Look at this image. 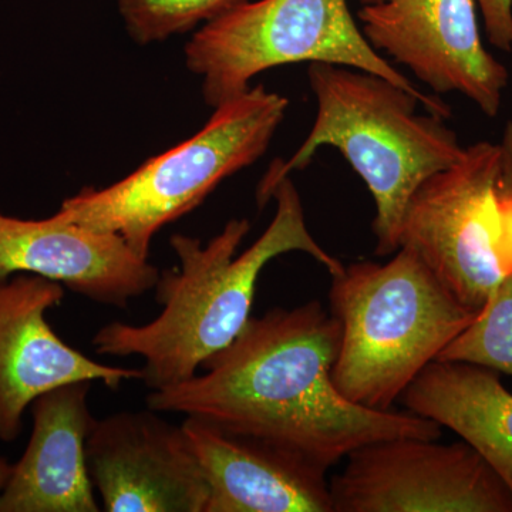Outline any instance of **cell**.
<instances>
[{
    "instance_id": "6da1fadb",
    "label": "cell",
    "mask_w": 512,
    "mask_h": 512,
    "mask_svg": "<svg viewBox=\"0 0 512 512\" xmlns=\"http://www.w3.org/2000/svg\"><path fill=\"white\" fill-rule=\"evenodd\" d=\"M340 338L339 320L318 301L251 316L231 345L205 360L202 375L148 394V409L268 441L326 471L376 441L439 440L436 421L367 409L336 389Z\"/></svg>"
},
{
    "instance_id": "7a4b0ae2",
    "label": "cell",
    "mask_w": 512,
    "mask_h": 512,
    "mask_svg": "<svg viewBox=\"0 0 512 512\" xmlns=\"http://www.w3.org/2000/svg\"><path fill=\"white\" fill-rule=\"evenodd\" d=\"M274 220L254 244L238 255L251 224L231 220L202 245L200 239L174 235L171 247L178 266L160 274L157 302L163 312L144 325L111 322L94 335L97 355L140 356L148 389L183 383L215 353L234 342L251 319L256 282L268 262L288 252H303L329 275L342 262L313 238L299 192L291 177L275 188Z\"/></svg>"
},
{
    "instance_id": "3957f363",
    "label": "cell",
    "mask_w": 512,
    "mask_h": 512,
    "mask_svg": "<svg viewBox=\"0 0 512 512\" xmlns=\"http://www.w3.org/2000/svg\"><path fill=\"white\" fill-rule=\"evenodd\" d=\"M308 79L318 104L311 133L288 161L268 168L256 191L259 208L284 178L308 167L319 148H336L375 201L377 254L392 255L414 194L463 156L466 147L446 123L450 107L437 96L426 99L339 64L311 63Z\"/></svg>"
},
{
    "instance_id": "277c9868",
    "label": "cell",
    "mask_w": 512,
    "mask_h": 512,
    "mask_svg": "<svg viewBox=\"0 0 512 512\" xmlns=\"http://www.w3.org/2000/svg\"><path fill=\"white\" fill-rule=\"evenodd\" d=\"M394 254L386 264L343 266L329 291L330 312L342 329L333 383L350 402L373 410H392L478 312L458 301L412 249Z\"/></svg>"
},
{
    "instance_id": "5b68a950",
    "label": "cell",
    "mask_w": 512,
    "mask_h": 512,
    "mask_svg": "<svg viewBox=\"0 0 512 512\" xmlns=\"http://www.w3.org/2000/svg\"><path fill=\"white\" fill-rule=\"evenodd\" d=\"M289 101L264 86L215 107L208 123L183 143L150 158L109 187L83 188L56 212L60 220L117 234L141 258L165 225L194 211L231 175L264 156Z\"/></svg>"
},
{
    "instance_id": "8992f818",
    "label": "cell",
    "mask_w": 512,
    "mask_h": 512,
    "mask_svg": "<svg viewBox=\"0 0 512 512\" xmlns=\"http://www.w3.org/2000/svg\"><path fill=\"white\" fill-rule=\"evenodd\" d=\"M185 63L200 77L202 96L214 109L247 92L259 73L293 63L353 67L433 97L367 42L348 0H247L194 33Z\"/></svg>"
},
{
    "instance_id": "52a82bcc",
    "label": "cell",
    "mask_w": 512,
    "mask_h": 512,
    "mask_svg": "<svg viewBox=\"0 0 512 512\" xmlns=\"http://www.w3.org/2000/svg\"><path fill=\"white\" fill-rule=\"evenodd\" d=\"M500 147L478 141L414 194L399 248L420 256L454 296L480 311L512 272V210L497 188Z\"/></svg>"
},
{
    "instance_id": "ba28073f",
    "label": "cell",
    "mask_w": 512,
    "mask_h": 512,
    "mask_svg": "<svg viewBox=\"0 0 512 512\" xmlns=\"http://www.w3.org/2000/svg\"><path fill=\"white\" fill-rule=\"evenodd\" d=\"M346 460L329 483L333 512H512L508 485L464 441H376Z\"/></svg>"
},
{
    "instance_id": "9c48e42d",
    "label": "cell",
    "mask_w": 512,
    "mask_h": 512,
    "mask_svg": "<svg viewBox=\"0 0 512 512\" xmlns=\"http://www.w3.org/2000/svg\"><path fill=\"white\" fill-rule=\"evenodd\" d=\"M476 0H383L360 9L367 42L436 94L458 93L494 119L508 70L481 39Z\"/></svg>"
},
{
    "instance_id": "30bf717a",
    "label": "cell",
    "mask_w": 512,
    "mask_h": 512,
    "mask_svg": "<svg viewBox=\"0 0 512 512\" xmlns=\"http://www.w3.org/2000/svg\"><path fill=\"white\" fill-rule=\"evenodd\" d=\"M87 467L107 512H205L210 487L183 426L151 412L94 421Z\"/></svg>"
},
{
    "instance_id": "8fae6325",
    "label": "cell",
    "mask_w": 512,
    "mask_h": 512,
    "mask_svg": "<svg viewBox=\"0 0 512 512\" xmlns=\"http://www.w3.org/2000/svg\"><path fill=\"white\" fill-rule=\"evenodd\" d=\"M66 288L33 274L0 279V440L12 443L33 400L63 384L101 382L117 389L143 380V370L96 362L64 343L46 313L62 303Z\"/></svg>"
},
{
    "instance_id": "7c38bea8",
    "label": "cell",
    "mask_w": 512,
    "mask_h": 512,
    "mask_svg": "<svg viewBox=\"0 0 512 512\" xmlns=\"http://www.w3.org/2000/svg\"><path fill=\"white\" fill-rule=\"evenodd\" d=\"M43 276L101 303L127 308L156 288L160 271L111 232L60 220H20L0 214V279Z\"/></svg>"
},
{
    "instance_id": "4fadbf2b",
    "label": "cell",
    "mask_w": 512,
    "mask_h": 512,
    "mask_svg": "<svg viewBox=\"0 0 512 512\" xmlns=\"http://www.w3.org/2000/svg\"><path fill=\"white\" fill-rule=\"evenodd\" d=\"M181 426L210 487L205 512H333L328 471L305 457L197 417Z\"/></svg>"
},
{
    "instance_id": "5bb4252c",
    "label": "cell",
    "mask_w": 512,
    "mask_h": 512,
    "mask_svg": "<svg viewBox=\"0 0 512 512\" xmlns=\"http://www.w3.org/2000/svg\"><path fill=\"white\" fill-rule=\"evenodd\" d=\"M92 384H63L30 404L32 436L0 491V512L103 510L86 458L87 437L96 421L89 409Z\"/></svg>"
},
{
    "instance_id": "9a60e30c",
    "label": "cell",
    "mask_w": 512,
    "mask_h": 512,
    "mask_svg": "<svg viewBox=\"0 0 512 512\" xmlns=\"http://www.w3.org/2000/svg\"><path fill=\"white\" fill-rule=\"evenodd\" d=\"M402 399L409 412L436 421L473 447L512 493V393L497 372L434 360Z\"/></svg>"
},
{
    "instance_id": "2e32d148",
    "label": "cell",
    "mask_w": 512,
    "mask_h": 512,
    "mask_svg": "<svg viewBox=\"0 0 512 512\" xmlns=\"http://www.w3.org/2000/svg\"><path fill=\"white\" fill-rule=\"evenodd\" d=\"M437 360L471 363L512 376V272Z\"/></svg>"
},
{
    "instance_id": "e0dca14e",
    "label": "cell",
    "mask_w": 512,
    "mask_h": 512,
    "mask_svg": "<svg viewBox=\"0 0 512 512\" xmlns=\"http://www.w3.org/2000/svg\"><path fill=\"white\" fill-rule=\"evenodd\" d=\"M247 0H117L131 39L140 45L163 42L220 18Z\"/></svg>"
},
{
    "instance_id": "ac0fdd59",
    "label": "cell",
    "mask_w": 512,
    "mask_h": 512,
    "mask_svg": "<svg viewBox=\"0 0 512 512\" xmlns=\"http://www.w3.org/2000/svg\"><path fill=\"white\" fill-rule=\"evenodd\" d=\"M491 45L510 52L512 49V0H476Z\"/></svg>"
},
{
    "instance_id": "d6986e66",
    "label": "cell",
    "mask_w": 512,
    "mask_h": 512,
    "mask_svg": "<svg viewBox=\"0 0 512 512\" xmlns=\"http://www.w3.org/2000/svg\"><path fill=\"white\" fill-rule=\"evenodd\" d=\"M500 167H498L497 187L501 195L512 200V121L504 128L500 143Z\"/></svg>"
},
{
    "instance_id": "ffe728a7",
    "label": "cell",
    "mask_w": 512,
    "mask_h": 512,
    "mask_svg": "<svg viewBox=\"0 0 512 512\" xmlns=\"http://www.w3.org/2000/svg\"><path fill=\"white\" fill-rule=\"evenodd\" d=\"M13 464L8 463L6 458L0 457V491L5 488L6 483H8L10 473H12Z\"/></svg>"
},
{
    "instance_id": "44dd1931",
    "label": "cell",
    "mask_w": 512,
    "mask_h": 512,
    "mask_svg": "<svg viewBox=\"0 0 512 512\" xmlns=\"http://www.w3.org/2000/svg\"><path fill=\"white\" fill-rule=\"evenodd\" d=\"M360 2L363 3V5H377V3L383 2V0H360Z\"/></svg>"
}]
</instances>
